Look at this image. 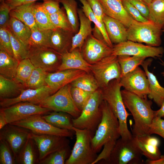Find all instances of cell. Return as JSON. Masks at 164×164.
<instances>
[{"label":"cell","mask_w":164,"mask_h":164,"mask_svg":"<svg viewBox=\"0 0 164 164\" xmlns=\"http://www.w3.org/2000/svg\"><path fill=\"white\" fill-rule=\"evenodd\" d=\"M135 136L143 155L148 160H155L160 157L161 153L159 148L160 141L158 138L148 134Z\"/></svg>","instance_id":"23"},{"label":"cell","mask_w":164,"mask_h":164,"mask_svg":"<svg viewBox=\"0 0 164 164\" xmlns=\"http://www.w3.org/2000/svg\"><path fill=\"white\" fill-rule=\"evenodd\" d=\"M33 12L36 24L39 29L44 30L55 29L51 22L50 15L44 9L42 3H35Z\"/></svg>","instance_id":"39"},{"label":"cell","mask_w":164,"mask_h":164,"mask_svg":"<svg viewBox=\"0 0 164 164\" xmlns=\"http://www.w3.org/2000/svg\"><path fill=\"white\" fill-rule=\"evenodd\" d=\"M49 72L35 67L26 84L25 88L37 89L46 85V80Z\"/></svg>","instance_id":"40"},{"label":"cell","mask_w":164,"mask_h":164,"mask_svg":"<svg viewBox=\"0 0 164 164\" xmlns=\"http://www.w3.org/2000/svg\"><path fill=\"white\" fill-rule=\"evenodd\" d=\"M11 124L26 128L33 133L38 134L72 137L74 132L55 127L45 120L41 114L31 115Z\"/></svg>","instance_id":"11"},{"label":"cell","mask_w":164,"mask_h":164,"mask_svg":"<svg viewBox=\"0 0 164 164\" xmlns=\"http://www.w3.org/2000/svg\"><path fill=\"white\" fill-rule=\"evenodd\" d=\"M35 2L22 5L11 9L10 17L15 18L29 26L32 30L38 28L35 19L33 9Z\"/></svg>","instance_id":"27"},{"label":"cell","mask_w":164,"mask_h":164,"mask_svg":"<svg viewBox=\"0 0 164 164\" xmlns=\"http://www.w3.org/2000/svg\"><path fill=\"white\" fill-rule=\"evenodd\" d=\"M146 58L143 57L127 55L118 56L121 70V77L135 69L141 65Z\"/></svg>","instance_id":"34"},{"label":"cell","mask_w":164,"mask_h":164,"mask_svg":"<svg viewBox=\"0 0 164 164\" xmlns=\"http://www.w3.org/2000/svg\"><path fill=\"white\" fill-rule=\"evenodd\" d=\"M70 93L75 104L81 112L92 93L71 86Z\"/></svg>","instance_id":"45"},{"label":"cell","mask_w":164,"mask_h":164,"mask_svg":"<svg viewBox=\"0 0 164 164\" xmlns=\"http://www.w3.org/2000/svg\"><path fill=\"white\" fill-rule=\"evenodd\" d=\"M69 145L56 151L40 161V164H64L70 152ZM71 153V152H70Z\"/></svg>","instance_id":"42"},{"label":"cell","mask_w":164,"mask_h":164,"mask_svg":"<svg viewBox=\"0 0 164 164\" xmlns=\"http://www.w3.org/2000/svg\"><path fill=\"white\" fill-rule=\"evenodd\" d=\"M120 83L124 89L141 97H147L150 92L146 73L139 67L121 77Z\"/></svg>","instance_id":"15"},{"label":"cell","mask_w":164,"mask_h":164,"mask_svg":"<svg viewBox=\"0 0 164 164\" xmlns=\"http://www.w3.org/2000/svg\"><path fill=\"white\" fill-rule=\"evenodd\" d=\"M53 94L52 91L47 85L37 89L25 88L22 91L20 94L15 97L0 100V107L5 108L22 102L38 104Z\"/></svg>","instance_id":"18"},{"label":"cell","mask_w":164,"mask_h":164,"mask_svg":"<svg viewBox=\"0 0 164 164\" xmlns=\"http://www.w3.org/2000/svg\"><path fill=\"white\" fill-rule=\"evenodd\" d=\"M38 0L43 1L47 0H5V2L10 7L11 10L15 7L25 4L35 2ZM58 1L60 3L62 0H54Z\"/></svg>","instance_id":"54"},{"label":"cell","mask_w":164,"mask_h":164,"mask_svg":"<svg viewBox=\"0 0 164 164\" xmlns=\"http://www.w3.org/2000/svg\"><path fill=\"white\" fill-rule=\"evenodd\" d=\"M147 5H148L153 0H142Z\"/></svg>","instance_id":"59"},{"label":"cell","mask_w":164,"mask_h":164,"mask_svg":"<svg viewBox=\"0 0 164 164\" xmlns=\"http://www.w3.org/2000/svg\"><path fill=\"white\" fill-rule=\"evenodd\" d=\"M127 29V39L148 45L159 46L162 43V29L152 22L134 20Z\"/></svg>","instance_id":"7"},{"label":"cell","mask_w":164,"mask_h":164,"mask_svg":"<svg viewBox=\"0 0 164 164\" xmlns=\"http://www.w3.org/2000/svg\"><path fill=\"white\" fill-rule=\"evenodd\" d=\"M33 140L29 138L19 152L16 158V163L21 164H34L39 162Z\"/></svg>","instance_id":"30"},{"label":"cell","mask_w":164,"mask_h":164,"mask_svg":"<svg viewBox=\"0 0 164 164\" xmlns=\"http://www.w3.org/2000/svg\"><path fill=\"white\" fill-rule=\"evenodd\" d=\"M104 14L121 22L128 28L134 20L127 12L121 0H99Z\"/></svg>","instance_id":"21"},{"label":"cell","mask_w":164,"mask_h":164,"mask_svg":"<svg viewBox=\"0 0 164 164\" xmlns=\"http://www.w3.org/2000/svg\"><path fill=\"white\" fill-rule=\"evenodd\" d=\"M90 68L101 89L106 87L113 80H120L121 70L117 56L111 54L91 64Z\"/></svg>","instance_id":"9"},{"label":"cell","mask_w":164,"mask_h":164,"mask_svg":"<svg viewBox=\"0 0 164 164\" xmlns=\"http://www.w3.org/2000/svg\"><path fill=\"white\" fill-rule=\"evenodd\" d=\"M97 19L103 22L105 15L103 9L99 0H87Z\"/></svg>","instance_id":"51"},{"label":"cell","mask_w":164,"mask_h":164,"mask_svg":"<svg viewBox=\"0 0 164 164\" xmlns=\"http://www.w3.org/2000/svg\"><path fill=\"white\" fill-rule=\"evenodd\" d=\"M11 9L5 1L0 2V27L8 29L9 27Z\"/></svg>","instance_id":"49"},{"label":"cell","mask_w":164,"mask_h":164,"mask_svg":"<svg viewBox=\"0 0 164 164\" xmlns=\"http://www.w3.org/2000/svg\"><path fill=\"white\" fill-rule=\"evenodd\" d=\"M142 155L134 136L126 139L121 138L117 141L108 159L103 164H143Z\"/></svg>","instance_id":"5"},{"label":"cell","mask_w":164,"mask_h":164,"mask_svg":"<svg viewBox=\"0 0 164 164\" xmlns=\"http://www.w3.org/2000/svg\"><path fill=\"white\" fill-rule=\"evenodd\" d=\"M7 124L4 114L2 111L0 110V129Z\"/></svg>","instance_id":"57"},{"label":"cell","mask_w":164,"mask_h":164,"mask_svg":"<svg viewBox=\"0 0 164 164\" xmlns=\"http://www.w3.org/2000/svg\"><path fill=\"white\" fill-rule=\"evenodd\" d=\"M112 48L104 40L97 39L91 34L84 41L81 53L84 59L93 64L111 55Z\"/></svg>","instance_id":"16"},{"label":"cell","mask_w":164,"mask_h":164,"mask_svg":"<svg viewBox=\"0 0 164 164\" xmlns=\"http://www.w3.org/2000/svg\"><path fill=\"white\" fill-rule=\"evenodd\" d=\"M135 7L142 15L148 20L149 9L148 5L142 0H127Z\"/></svg>","instance_id":"53"},{"label":"cell","mask_w":164,"mask_h":164,"mask_svg":"<svg viewBox=\"0 0 164 164\" xmlns=\"http://www.w3.org/2000/svg\"><path fill=\"white\" fill-rule=\"evenodd\" d=\"M71 86L67 85L49 96L38 104L52 111H62L70 114L73 118L80 115L81 112L75 104L70 93Z\"/></svg>","instance_id":"8"},{"label":"cell","mask_w":164,"mask_h":164,"mask_svg":"<svg viewBox=\"0 0 164 164\" xmlns=\"http://www.w3.org/2000/svg\"><path fill=\"white\" fill-rule=\"evenodd\" d=\"M121 87L120 80L114 79L101 89L103 100L107 102L118 120L121 138L126 139L131 138L133 135L128 127L127 118L130 114L126 109L121 94Z\"/></svg>","instance_id":"3"},{"label":"cell","mask_w":164,"mask_h":164,"mask_svg":"<svg viewBox=\"0 0 164 164\" xmlns=\"http://www.w3.org/2000/svg\"><path fill=\"white\" fill-rule=\"evenodd\" d=\"M8 29L14 57L19 62L28 58L29 47L15 37Z\"/></svg>","instance_id":"43"},{"label":"cell","mask_w":164,"mask_h":164,"mask_svg":"<svg viewBox=\"0 0 164 164\" xmlns=\"http://www.w3.org/2000/svg\"><path fill=\"white\" fill-rule=\"evenodd\" d=\"M50 30L42 29L38 28L32 30L29 46L49 47V38Z\"/></svg>","instance_id":"41"},{"label":"cell","mask_w":164,"mask_h":164,"mask_svg":"<svg viewBox=\"0 0 164 164\" xmlns=\"http://www.w3.org/2000/svg\"><path fill=\"white\" fill-rule=\"evenodd\" d=\"M25 88L23 85L14 79L7 78L0 74V100L15 97Z\"/></svg>","instance_id":"28"},{"label":"cell","mask_w":164,"mask_h":164,"mask_svg":"<svg viewBox=\"0 0 164 164\" xmlns=\"http://www.w3.org/2000/svg\"><path fill=\"white\" fill-rule=\"evenodd\" d=\"M162 30V31L164 33V28Z\"/></svg>","instance_id":"61"},{"label":"cell","mask_w":164,"mask_h":164,"mask_svg":"<svg viewBox=\"0 0 164 164\" xmlns=\"http://www.w3.org/2000/svg\"><path fill=\"white\" fill-rule=\"evenodd\" d=\"M146 162L148 164H164V155H161L158 159L155 160H147Z\"/></svg>","instance_id":"56"},{"label":"cell","mask_w":164,"mask_h":164,"mask_svg":"<svg viewBox=\"0 0 164 164\" xmlns=\"http://www.w3.org/2000/svg\"><path fill=\"white\" fill-rule=\"evenodd\" d=\"M29 138L37 147L39 162L50 154L69 145L70 142L66 137L38 134L31 132Z\"/></svg>","instance_id":"13"},{"label":"cell","mask_w":164,"mask_h":164,"mask_svg":"<svg viewBox=\"0 0 164 164\" xmlns=\"http://www.w3.org/2000/svg\"><path fill=\"white\" fill-rule=\"evenodd\" d=\"M123 6L128 14L134 20L146 22L149 20L144 17L138 10L127 0H121Z\"/></svg>","instance_id":"48"},{"label":"cell","mask_w":164,"mask_h":164,"mask_svg":"<svg viewBox=\"0 0 164 164\" xmlns=\"http://www.w3.org/2000/svg\"><path fill=\"white\" fill-rule=\"evenodd\" d=\"M76 140L65 164H93L97 155L93 150L91 146L93 136L86 129H81L73 127Z\"/></svg>","instance_id":"6"},{"label":"cell","mask_w":164,"mask_h":164,"mask_svg":"<svg viewBox=\"0 0 164 164\" xmlns=\"http://www.w3.org/2000/svg\"><path fill=\"white\" fill-rule=\"evenodd\" d=\"M4 113L7 124L19 121L36 114H44L52 111L40 105L27 102H19L9 107L1 108Z\"/></svg>","instance_id":"14"},{"label":"cell","mask_w":164,"mask_h":164,"mask_svg":"<svg viewBox=\"0 0 164 164\" xmlns=\"http://www.w3.org/2000/svg\"><path fill=\"white\" fill-rule=\"evenodd\" d=\"M17 38L29 48V42L32 30L20 20L13 17L10 19L8 28Z\"/></svg>","instance_id":"31"},{"label":"cell","mask_w":164,"mask_h":164,"mask_svg":"<svg viewBox=\"0 0 164 164\" xmlns=\"http://www.w3.org/2000/svg\"><path fill=\"white\" fill-rule=\"evenodd\" d=\"M78 13L80 20L79 28L78 32L73 36L69 52L77 48L81 51L84 41L92 34L93 31L92 22L86 16L82 9H78Z\"/></svg>","instance_id":"24"},{"label":"cell","mask_w":164,"mask_h":164,"mask_svg":"<svg viewBox=\"0 0 164 164\" xmlns=\"http://www.w3.org/2000/svg\"><path fill=\"white\" fill-rule=\"evenodd\" d=\"M152 59L149 58L145 60L141 65L145 72L149 80L150 92L148 95V97L152 99L159 107H160L162 101L164 100V87L159 84L156 77L148 70Z\"/></svg>","instance_id":"26"},{"label":"cell","mask_w":164,"mask_h":164,"mask_svg":"<svg viewBox=\"0 0 164 164\" xmlns=\"http://www.w3.org/2000/svg\"><path fill=\"white\" fill-rule=\"evenodd\" d=\"M160 108L155 111V117L164 118V100L162 102Z\"/></svg>","instance_id":"55"},{"label":"cell","mask_w":164,"mask_h":164,"mask_svg":"<svg viewBox=\"0 0 164 164\" xmlns=\"http://www.w3.org/2000/svg\"><path fill=\"white\" fill-rule=\"evenodd\" d=\"M148 20L162 29L164 28V0H153L148 5Z\"/></svg>","instance_id":"33"},{"label":"cell","mask_w":164,"mask_h":164,"mask_svg":"<svg viewBox=\"0 0 164 164\" xmlns=\"http://www.w3.org/2000/svg\"><path fill=\"white\" fill-rule=\"evenodd\" d=\"M31 131L26 128L8 124L0 129V139L6 141L16 158L19 151L29 137Z\"/></svg>","instance_id":"17"},{"label":"cell","mask_w":164,"mask_h":164,"mask_svg":"<svg viewBox=\"0 0 164 164\" xmlns=\"http://www.w3.org/2000/svg\"><path fill=\"white\" fill-rule=\"evenodd\" d=\"M164 53V49L162 47L145 45L127 40L113 46L111 55L117 56L127 55L146 58H160L162 56Z\"/></svg>","instance_id":"12"},{"label":"cell","mask_w":164,"mask_h":164,"mask_svg":"<svg viewBox=\"0 0 164 164\" xmlns=\"http://www.w3.org/2000/svg\"></svg>","instance_id":"62"},{"label":"cell","mask_w":164,"mask_h":164,"mask_svg":"<svg viewBox=\"0 0 164 164\" xmlns=\"http://www.w3.org/2000/svg\"><path fill=\"white\" fill-rule=\"evenodd\" d=\"M75 34L71 31L61 28L50 30L49 47L61 54L69 52Z\"/></svg>","instance_id":"20"},{"label":"cell","mask_w":164,"mask_h":164,"mask_svg":"<svg viewBox=\"0 0 164 164\" xmlns=\"http://www.w3.org/2000/svg\"><path fill=\"white\" fill-rule=\"evenodd\" d=\"M15 163V158L9 144L5 140L0 139V164Z\"/></svg>","instance_id":"46"},{"label":"cell","mask_w":164,"mask_h":164,"mask_svg":"<svg viewBox=\"0 0 164 164\" xmlns=\"http://www.w3.org/2000/svg\"><path fill=\"white\" fill-rule=\"evenodd\" d=\"M60 3L65 9L73 31L75 34L78 31L80 26L77 3L75 0H62Z\"/></svg>","instance_id":"35"},{"label":"cell","mask_w":164,"mask_h":164,"mask_svg":"<svg viewBox=\"0 0 164 164\" xmlns=\"http://www.w3.org/2000/svg\"><path fill=\"white\" fill-rule=\"evenodd\" d=\"M28 58L35 67L49 72L57 70L62 54L49 47L29 46Z\"/></svg>","instance_id":"10"},{"label":"cell","mask_w":164,"mask_h":164,"mask_svg":"<svg viewBox=\"0 0 164 164\" xmlns=\"http://www.w3.org/2000/svg\"><path fill=\"white\" fill-rule=\"evenodd\" d=\"M5 0H0V2L5 1Z\"/></svg>","instance_id":"60"},{"label":"cell","mask_w":164,"mask_h":164,"mask_svg":"<svg viewBox=\"0 0 164 164\" xmlns=\"http://www.w3.org/2000/svg\"><path fill=\"white\" fill-rule=\"evenodd\" d=\"M65 11L63 7L57 12L50 15L51 22L55 29L61 28L73 31Z\"/></svg>","instance_id":"44"},{"label":"cell","mask_w":164,"mask_h":164,"mask_svg":"<svg viewBox=\"0 0 164 164\" xmlns=\"http://www.w3.org/2000/svg\"><path fill=\"white\" fill-rule=\"evenodd\" d=\"M35 68L29 58L24 59L19 63L14 80L25 86Z\"/></svg>","instance_id":"38"},{"label":"cell","mask_w":164,"mask_h":164,"mask_svg":"<svg viewBox=\"0 0 164 164\" xmlns=\"http://www.w3.org/2000/svg\"><path fill=\"white\" fill-rule=\"evenodd\" d=\"M103 21L108 37L112 43L116 44L127 39V29L121 22L105 14Z\"/></svg>","instance_id":"25"},{"label":"cell","mask_w":164,"mask_h":164,"mask_svg":"<svg viewBox=\"0 0 164 164\" xmlns=\"http://www.w3.org/2000/svg\"><path fill=\"white\" fill-rule=\"evenodd\" d=\"M60 3L56 0H47L43 1L42 5L45 11L49 15H50L60 10Z\"/></svg>","instance_id":"52"},{"label":"cell","mask_w":164,"mask_h":164,"mask_svg":"<svg viewBox=\"0 0 164 164\" xmlns=\"http://www.w3.org/2000/svg\"><path fill=\"white\" fill-rule=\"evenodd\" d=\"M91 66V64L84 59L79 49L77 48L62 55L61 63L57 71L75 69L89 73Z\"/></svg>","instance_id":"22"},{"label":"cell","mask_w":164,"mask_h":164,"mask_svg":"<svg viewBox=\"0 0 164 164\" xmlns=\"http://www.w3.org/2000/svg\"><path fill=\"white\" fill-rule=\"evenodd\" d=\"M42 117L47 121L56 127L73 131L72 116L66 113L53 111L49 114Z\"/></svg>","instance_id":"32"},{"label":"cell","mask_w":164,"mask_h":164,"mask_svg":"<svg viewBox=\"0 0 164 164\" xmlns=\"http://www.w3.org/2000/svg\"><path fill=\"white\" fill-rule=\"evenodd\" d=\"M70 84L71 86L76 87L91 93L100 88L94 76L87 73L76 79Z\"/></svg>","instance_id":"37"},{"label":"cell","mask_w":164,"mask_h":164,"mask_svg":"<svg viewBox=\"0 0 164 164\" xmlns=\"http://www.w3.org/2000/svg\"><path fill=\"white\" fill-rule=\"evenodd\" d=\"M86 73L84 70L75 69L49 72L46 82V85L50 88L54 94L60 88L70 84Z\"/></svg>","instance_id":"19"},{"label":"cell","mask_w":164,"mask_h":164,"mask_svg":"<svg viewBox=\"0 0 164 164\" xmlns=\"http://www.w3.org/2000/svg\"><path fill=\"white\" fill-rule=\"evenodd\" d=\"M155 134L164 139V120L161 118L155 117L150 126L148 134Z\"/></svg>","instance_id":"50"},{"label":"cell","mask_w":164,"mask_h":164,"mask_svg":"<svg viewBox=\"0 0 164 164\" xmlns=\"http://www.w3.org/2000/svg\"><path fill=\"white\" fill-rule=\"evenodd\" d=\"M159 60H160V62H159V63L160 64H161L162 66H163L164 67V62L161 59L159 58ZM161 74L164 77V71L163 72H162L161 73Z\"/></svg>","instance_id":"58"},{"label":"cell","mask_w":164,"mask_h":164,"mask_svg":"<svg viewBox=\"0 0 164 164\" xmlns=\"http://www.w3.org/2000/svg\"><path fill=\"white\" fill-rule=\"evenodd\" d=\"M124 104L131 113L134 121L132 135L138 136L148 134L150 126L155 117L151 108L152 102L125 89L121 91Z\"/></svg>","instance_id":"2"},{"label":"cell","mask_w":164,"mask_h":164,"mask_svg":"<svg viewBox=\"0 0 164 164\" xmlns=\"http://www.w3.org/2000/svg\"><path fill=\"white\" fill-rule=\"evenodd\" d=\"M102 117L91 139L93 151L97 153L103 149L111 152L121 137L119 123L107 102L103 100L100 104Z\"/></svg>","instance_id":"1"},{"label":"cell","mask_w":164,"mask_h":164,"mask_svg":"<svg viewBox=\"0 0 164 164\" xmlns=\"http://www.w3.org/2000/svg\"><path fill=\"white\" fill-rule=\"evenodd\" d=\"M103 100L101 88L92 93L80 116L72 118L73 126L89 131L93 137L101 120L100 106Z\"/></svg>","instance_id":"4"},{"label":"cell","mask_w":164,"mask_h":164,"mask_svg":"<svg viewBox=\"0 0 164 164\" xmlns=\"http://www.w3.org/2000/svg\"><path fill=\"white\" fill-rule=\"evenodd\" d=\"M82 4V9L86 16L99 29L106 44L112 48L113 46L107 33L104 22L99 21L97 19L87 0H79Z\"/></svg>","instance_id":"36"},{"label":"cell","mask_w":164,"mask_h":164,"mask_svg":"<svg viewBox=\"0 0 164 164\" xmlns=\"http://www.w3.org/2000/svg\"><path fill=\"white\" fill-rule=\"evenodd\" d=\"M0 49L14 56L8 29L0 27Z\"/></svg>","instance_id":"47"},{"label":"cell","mask_w":164,"mask_h":164,"mask_svg":"<svg viewBox=\"0 0 164 164\" xmlns=\"http://www.w3.org/2000/svg\"><path fill=\"white\" fill-rule=\"evenodd\" d=\"M19 62L4 50L0 49V74L14 79Z\"/></svg>","instance_id":"29"}]
</instances>
